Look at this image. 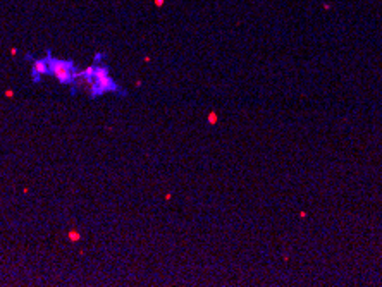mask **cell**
Returning a JSON list of instances; mask_svg holds the SVG:
<instances>
[{"label": "cell", "instance_id": "obj_1", "mask_svg": "<svg viewBox=\"0 0 382 287\" xmlns=\"http://www.w3.org/2000/svg\"><path fill=\"white\" fill-rule=\"evenodd\" d=\"M47 59H48V74H52L60 84H66V86L74 83V71H76L74 62L54 59L50 52H47Z\"/></svg>", "mask_w": 382, "mask_h": 287}, {"label": "cell", "instance_id": "obj_2", "mask_svg": "<svg viewBox=\"0 0 382 287\" xmlns=\"http://www.w3.org/2000/svg\"><path fill=\"white\" fill-rule=\"evenodd\" d=\"M95 83H97L98 86V91H100V95H104V93H109V91H112V93H124V91H121V88H119L117 84H115V81L110 77V72H109V67L105 65V64H98V65H95Z\"/></svg>", "mask_w": 382, "mask_h": 287}, {"label": "cell", "instance_id": "obj_3", "mask_svg": "<svg viewBox=\"0 0 382 287\" xmlns=\"http://www.w3.org/2000/svg\"><path fill=\"white\" fill-rule=\"evenodd\" d=\"M33 62V69H31V76H33V81L38 83L40 81V76L48 74V59H31Z\"/></svg>", "mask_w": 382, "mask_h": 287}, {"label": "cell", "instance_id": "obj_4", "mask_svg": "<svg viewBox=\"0 0 382 287\" xmlns=\"http://www.w3.org/2000/svg\"><path fill=\"white\" fill-rule=\"evenodd\" d=\"M67 239H69L71 242H77V241H81V232L71 229V230H67Z\"/></svg>", "mask_w": 382, "mask_h": 287}, {"label": "cell", "instance_id": "obj_5", "mask_svg": "<svg viewBox=\"0 0 382 287\" xmlns=\"http://www.w3.org/2000/svg\"><path fill=\"white\" fill-rule=\"evenodd\" d=\"M84 76H88V77H95V65H88V67L84 69V71H81Z\"/></svg>", "mask_w": 382, "mask_h": 287}, {"label": "cell", "instance_id": "obj_6", "mask_svg": "<svg viewBox=\"0 0 382 287\" xmlns=\"http://www.w3.org/2000/svg\"><path fill=\"white\" fill-rule=\"evenodd\" d=\"M207 120H208V124H212V126H214V124L219 122V117H217L215 112H210V114H208V119H207Z\"/></svg>", "mask_w": 382, "mask_h": 287}, {"label": "cell", "instance_id": "obj_7", "mask_svg": "<svg viewBox=\"0 0 382 287\" xmlns=\"http://www.w3.org/2000/svg\"><path fill=\"white\" fill-rule=\"evenodd\" d=\"M5 95H7L9 98H10V96L14 95V91H12V89H7V91H5Z\"/></svg>", "mask_w": 382, "mask_h": 287}, {"label": "cell", "instance_id": "obj_8", "mask_svg": "<svg viewBox=\"0 0 382 287\" xmlns=\"http://www.w3.org/2000/svg\"><path fill=\"white\" fill-rule=\"evenodd\" d=\"M155 4H157V5H162V4H164V0H155Z\"/></svg>", "mask_w": 382, "mask_h": 287}]
</instances>
